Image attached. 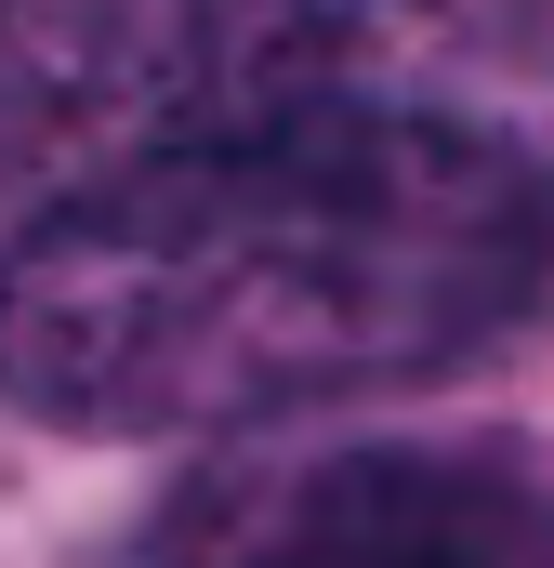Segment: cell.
I'll use <instances>...</instances> for the list:
<instances>
[{"label":"cell","instance_id":"cell-3","mask_svg":"<svg viewBox=\"0 0 554 568\" xmlns=\"http://www.w3.org/2000/svg\"><path fill=\"white\" fill-rule=\"evenodd\" d=\"M133 568H554V489L475 449L304 436L172 489Z\"/></svg>","mask_w":554,"mask_h":568},{"label":"cell","instance_id":"cell-1","mask_svg":"<svg viewBox=\"0 0 554 568\" xmlns=\"http://www.w3.org/2000/svg\"><path fill=\"white\" fill-rule=\"evenodd\" d=\"M554 265L542 172L462 120L277 106L0 265V397L66 436H252L489 357Z\"/></svg>","mask_w":554,"mask_h":568},{"label":"cell","instance_id":"cell-2","mask_svg":"<svg viewBox=\"0 0 554 568\" xmlns=\"http://www.w3.org/2000/svg\"><path fill=\"white\" fill-rule=\"evenodd\" d=\"M317 0H0V265L145 159L330 93Z\"/></svg>","mask_w":554,"mask_h":568}]
</instances>
